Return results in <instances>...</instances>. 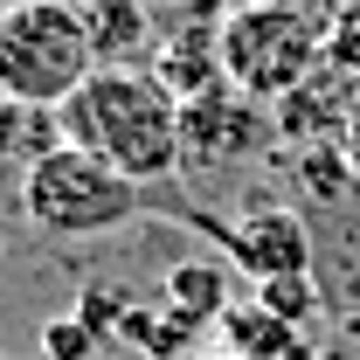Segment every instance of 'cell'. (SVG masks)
<instances>
[{"label":"cell","mask_w":360,"mask_h":360,"mask_svg":"<svg viewBox=\"0 0 360 360\" xmlns=\"http://www.w3.org/2000/svg\"><path fill=\"white\" fill-rule=\"evenodd\" d=\"M90 21V42H97V63H139V49L153 42V7L146 0H77Z\"/></svg>","instance_id":"11"},{"label":"cell","mask_w":360,"mask_h":360,"mask_svg":"<svg viewBox=\"0 0 360 360\" xmlns=\"http://www.w3.org/2000/svg\"><path fill=\"white\" fill-rule=\"evenodd\" d=\"M160 305H174L180 319H194V326H222L236 312V298H229V270L208 264V257H180L167 270V284H160Z\"/></svg>","instance_id":"9"},{"label":"cell","mask_w":360,"mask_h":360,"mask_svg":"<svg viewBox=\"0 0 360 360\" xmlns=\"http://www.w3.org/2000/svg\"><path fill=\"white\" fill-rule=\"evenodd\" d=\"M354 333H360V319H354Z\"/></svg>","instance_id":"20"},{"label":"cell","mask_w":360,"mask_h":360,"mask_svg":"<svg viewBox=\"0 0 360 360\" xmlns=\"http://www.w3.org/2000/svg\"><path fill=\"white\" fill-rule=\"evenodd\" d=\"M180 139H187V167H222V160H243L264 139H277V125H270V104L222 84L180 111Z\"/></svg>","instance_id":"6"},{"label":"cell","mask_w":360,"mask_h":360,"mask_svg":"<svg viewBox=\"0 0 360 360\" xmlns=\"http://www.w3.org/2000/svg\"><path fill=\"white\" fill-rule=\"evenodd\" d=\"M222 257H229V270H243L250 284L305 277V270H312V229L298 222L291 208H277V201H257V208H243V215L222 229Z\"/></svg>","instance_id":"5"},{"label":"cell","mask_w":360,"mask_h":360,"mask_svg":"<svg viewBox=\"0 0 360 360\" xmlns=\"http://www.w3.org/2000/svg\"><path fill=\"white\" fill-rule=\"evenodd\" d=\"M201 360H250V354H229V347H215V354H201Z\"/></svg>","instance_id":"18"},{"label":"cell","mask_w":360,"mask_h":360,"mask_svg":"<svg viewBox=\"0 0 360 360\" xmlns=\"http://www.w3.org/2000/svg\"><path fill=\"white\" fill-rule=\"evenodd\" d=\"M340 153H347V167H354V180H360V118L347 125V139H340Z\"/></svg>","instance_id":"17"},{"label":"cell","mask_w":360,"mask_h":360,"mask_svg":"<svg viewBox=\"0 0 360 360\" xmlns=\"http://www.w3.org/2000/svg\"><path fill=\"white\" fill-rule=\"evenodd\" d=\"M326 63L360 84V0H340V14H333V28H326Z\"/></svg>","instance_id":"16"},{"label":"cell","mask_w":360,"mask_h":360,"mask_svg":"<svg viewBox=\"0 0 360 360\" xmlns=\"http://www.w3.org/2000/svg\"><path fill=\"white\" fill-rule=\"evenodd\" d=\"M97 77V42L77 0H28L0 7V90L7 104H49L63 111Z\"/></svg>","instance_id":"3"},{"label":"cell","mask_w":360,"mask_h":360,"mask_svg":"<svg viewBox=\"0 0 360 360\" xmlns=\"http://www.w3.org/2000/svg\"><path fill=\"white\" fill-rule=\"evenodd\" d=\"M291 174H298V187L312 194V201H347L360 180H354V167H347V153L340 146H305L298 160H291Z\"/></svg>","instance_id":"13"},{"label":"cell","mask_w":360,"mask_h":360,"mask_svg":"<svg viewBox=\"0 0 360 360\" xmlns=\"http://www.w3.org/2000/svg\"><path fill=\"white\" fill-rule=\"evenodd\" d=\"M180 111L187 104L153 70H139V63H97V77L63 104V139L97 153V160H111L125 180L153 187V180L187 167Z\"/></svg>","instance_id":"1"},{"label":"cell","mask_w":360,"mask_h":360,"mask_svg":"<svg viewBox=\"0 0 360 360\" xmlns=\"http://www.w3.org/2000/svg\"><path fill=\"white\" fill-rule=\"evenodd\" d=\"M139 215H146V187L70 139L21 174V222L42 243H90V236H111Z\"/></svg>","instance_id":"2"},{"label":"cell","mask_w":360,"mask_h":360,"mask_svg":"<svg viewBox=\"0 0 360 360\" xmlns=\"http://www.w3.org/2000/svg\"><path fill=\"white\" fill-rule=\"evenodd\" d=\"M7 7H28V0H7Z\"/></svg>","instance_id":"19"},{"label":"cell","mask_w":360,"mask_h":360,"mask_svg":"<svg viewBox=\"0 0 360 360\" xmlns=\"http://www.w3.org/2000/svg\"><path fill=\"white\" fill-rule=\"evenodd\" d=\"M153 77L174 90L180 104H194V97H208V90H222V42H215V21H201V28H167L160 49H153Z\"/></svg>","instance_id":"8"},{"label":"cell","mask_w":360,"mask_h":360,"mask_svg":"<svg viewBox=\"0 0 360 360\" xmlns=\"http://www.w3.org/2000/svg\"><path fill=\"white\" fill-rule=\"evenodd\" d=\"M326 28L319 14H291V7H229L215 21V42H222V77L229 90L277 104L291 90L326 70Z\"/></svg>","instance_id":"4"},{"label":"cell","mask_w":360,"mask_h":360,"mask_svg":"<svg viewBox=\"0 0 360 360\" xmlns=\"http://www.w3.org/2000/svg\"><path fill=\"white\" fill-rule=\"evenodd\" d=\"M97 354H104V340H97L77 312H63V319L42 326V360H97Z\"/></svg>","instance_id":"15"},{"label":"cell","mask_w":360,"mask_h":360,"mask_svg":"<svg viewBox=\"0 0 360 360\" xmlns=\"http://www.w3.org/2000/svg\"><path fill=\"white\" fill-rule=\"evenodd\" d=\"M250 298L264 305L270 319H284V326H312V312H319V284H312V270L305 277H270V284H250Z\"/></svg>","instance_id":"14"},{"label":"cell","mask_w":360,"mask_h":360,"mask_svg":"<svg viewBox=\"0 0 360 360\" xmlns=\"http://www.w3.org/2000/svg\"><path fill=\"white\" fill-rule=\"evenodd\" d=\"M354 118H360V84L340 77L333 63H326L319 77H305L291 97L270 104V125H277V139H284L291 153H305V146H340Z\"/></svg>","instance_id":"7"},{"label":"cell","mask_w":360,"mask_h":360,"mask_svg":"<svg viewBox=\"0 0 360 360\" xmlns=\"http://www.w3.org/2000/svg\"><path fill=\"white\" fill-rule=\"evenodd\" d=\"M222 347H229V354H250V360H312L305 333H298V326H284V319H270L257 298H250V305H236V312L222 319Z\"/></svg>","instance_id":"10"},{"label":"cell","mask_w":360,"mask_h":360,"mask_svg":"<svg viewBox=\"0 0 360 360\" xmlns=\"http://www.w3.org/2000/svg\"><path fill=\"white\" fill-rule=\"evenodd\" d=\"M56 146H63V111H49V104H7V153H14L21 174L35 160H49Z\"/></svg>","instance_id":"12"}]
</instances>
